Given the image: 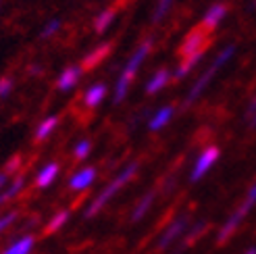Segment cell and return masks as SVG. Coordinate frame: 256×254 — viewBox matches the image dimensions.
<instances>
[{
    "label": "cell",
    "instance_id": "6da1fadb",
    "mask_svg": "<svg viewBox=\"0 0 256 254\" xmlns=\"http://www.w3.org/2000/svg\"><path fill=\"white\" fill-rule=\"evenodd\" d=\"M138 167H140L138 162H130V164H127V167H125L117 177H114V180H112L104 190H102V192H100L92 202H90V206H88V208H86V212H84V214H86V219L94 217V214H98L102 208H104V206L108 204V202H110L114 196H117L119 190L134 180V175H136Z\"/></svg>",
    "mask_w": 256,
    "mask_h": 254
},
{
    "label": "cell",
    "instance_id": "7a4b0ae2",
    "mask_svg": "<svg viewBox=\"0 0 256 254\" xmlns=\"http://www.w3.org/2000/svg\"><path fill=\"white\" fill-rule=\"evenodd\" d=\"M148 52H150V42H144V44L134 52V56L127 60V65H125V69H123V73H121L119 82H117V88H114V98H112L114 104H119L121 100L127 96V90H130V84H132V80H134V75L138 73L140 65H142V60L148 56Z\"/></svg>",
    "mask_w": 256,
    "mask_h": 254
},
{
    "label": "cell",
    "instance_id": "3957f363",
    "mask_svg": "<svg viewBox=\"0 0 256 254\" xmlns=\"http://www.w3.org/2000/svg\"><path fill=\"white\" fill-rule=\"evenodd\" d=\"M234 52H236V48H234V46H227V48L223 50V52L216 54V58L210 62V67L200 75L194 86H192V90H190V94H188V98H186V106H190L192 102H196V100L200 98V94H202L204 90H206V86L212 82V78L216 75V71H219V69L225 65V62L234 56Z\"/></svg>",
    "mask_w": 256,
    "mask_h": 254
},
{
    "label": "cell",
    "instance_id": "277c9868",
    "mask_svg": "<svg viewBox=\"0 0 256 254\" xmlns=\"http://www.w3.org/2000/svg\"><path fill=\"white\" fill-rule=\"evenodd\" d=\"M254 204H256V184L250 188V192L246 194L244 202H242V204L238 206V210L232 214V217L227 219V223H223L219 236H216V242H219V244H225L227 240L238 232V227L242 225V221H244V219L248 217V212L252 210V206H254Z\"/></svg>",
    "mask_w": 256,
    "mask_h": 254
},
{
    "label": "cell",
    "instance_id": "5b68a950",
    "mask_svg": "<svg viewBox=\"0 0 256 254\" xmlns=\"http://www.w3.org/2000/svg\"><path fill=\"white\" fill-rule=\"evenodd\" d=\"M208 46V30L204 28V25H200V28L196 30H192L188 36H186V40L182 42V48H179V52H182L184 58L188 56H194L198 52H204Z\"/></svg>",
    "mask_w": 256,
    "mask_h": 254
},
{
    "label": "cell",
    "instance_id": "8992f818",
    "mask_svg": "<svg viewBox=\"0 0 256 254\" xmlns=\"http://www.w3.org/2000/svg\"><path fill=\"white\" fill-rule=\"evenodd\" d=\"M219 154H221V152H219V148H216V146H206V148H204L200 152V156L196 158V162H194V169H192L190 182H200L202 177L212 169V164L216 162Z\"/></svg>",
    "mask_w": 256,
    "mask_h": 254
},
{
    "label": "cell",
    "instance_id": "52a82bcc",
    "mask_svg": "<svg viewBox=\"0 0 256 254\" xmlns=\"http://www.w3.org/2000/svg\"><path fill=\"white\" fill-rule=\"evenodd\" d=\"M188 221H190L188 214H182V217H177V219L167 227V232H164V234L160 236L158 244H156V250H164V248H169V246L175 242V240L184 234V230L188 227Z\"/></svg>",
    "mask_w": 256,
    "mask_h": 254
},
{
    "label": "cell",
    "instance_id": "ba28073f",
    "mask_svg": "<svg viewBox=\"0 0 256 254\" xmlns=\"http://www.w3.org/2000/svg\"><path fill=\"white\" fill-rule=\"evenodd\" d=\"M94 180H96V167H84V169H80L78 173L71 175L69 188L73 190V192H82V190H86V188L92 186Z\"/></svg>",
    "mask_w": 256,
    "mask_h": 254
},
{
    "label": "cell",
    "instance_id": "9c48e42d",
    "mask_svg": "<svg viewBox=\"0 0 256 254\" xmlns=\"http://www.w3.org/2000/svg\"><path fill=\"white\" fill-rule=\"evenodd\" d=\"M82 71H84L82 67H67L65 71L58 75L56 88H58L60 92H69V90H73V88L78 86L80 78H82Z\"/></svg>",
    "mask_w": 256,
    "mask_h": 254
},
{
    "label": "cell",
    "instance_id": "30bf717a",
    "mask_svg": "<svg viewBox=\"0 0 256 254\" xmlns=\"http://www.w3.org/2000/svg\"><path fill=\"white\" fill-rule=\"evenodd\" d=\"M58 171H60V164H58V162H48V164H44V167L38 171V175H36V188H40V190L48 188V186L58 177Z\"/></svg>",
    "mask_w": 256,
    "mask_h": 254
},
{
    "label": "cell",
    "instance_id": "8fae6325",
    "mask_svg": "<svg viewBox=\"0 0 256 254\" xmlns=\"http://www.w3.org/2000/svg\"><path fill=\"white\" fill-rule=\"evenodd\" d=\"M34 246H36V238L34 236H21L10 246H6L0 254H32Z\"/></svg>",
    "mask_w": 256,
    "mask_h": 254
},
{
    "label": "cell",
    "instance_id": "7c38bea8",
    "mask_svg": "<svg viewBox=\"0 0 256 254\" xmlns=\"http://www.w3.org/2000/svg\"><path fill=\"white\" fill-rule=\"evenodd\" d=\"M106 96V86L104 84H94V86H90L86 94H84V102L88 108H96L102 100H104Z\"/></svg>",
    "mask_w": 256,
    "mask_h": 254
},
{
    "label": "cell",
    "instance_id": "4fadbf2b",
    "mask_svg": "<svg viewBox=\"0 0 256 254\" xmlns=\"http://www.w3.org/2000/svg\"><path fill=\"white\" fill-rule=\"evenodd\" d=\"M173 115H175V108H173V106H162V108H158L154 115H152V119L148 121L150 132H158V130H162V127L173 119Z\"/></svg>",
    "mask_w": 256,
    "mask_h": 254
},
{
    "label": "cell",
    "instance_id": "5bb4252c",
    "mask_svg": "<svg viewBox=\"0 0 256 254\" xmlns=\"http://www.w3.org/2000/svg\"><path fill=\"white\" fill-rule=\"evenodd\" d=\"M154 198H156V192L154 190H150V192H146L144 196H142V200L136 204V208H134V212H132V223H138L140 219H144L146 217V212L150 210V206L154 204Z\"/></svg>",
    "mask_w": 256,
    "mask_h": 254
},
{
    "label": "cell",
    "instance_id": "9a60e30c",
    "mask_svg": "<svg viewBox=\"0 0 256 254\" xmlns=\"http://www.w3.org/2000/svg\"><path fill=\"white\" fill-rule=\"evenodd\" d=\"M225 12H227V6H225V4H212V6L206 10V15H204L202 25H204V28H206V30L216 28V25H219V23L223 21Z\"/></svg>",
    "mask_w": 256,
    "mask_h": 254
},
{
    "label": "cell",
    "instance_id": "2e32d148",
    "mask_svg": "<svg viewBox=\"0 0 256 254\" xmlns=\"http://www.w3.org/2000/svg\"><path fill=\"white\" fill-rule=\"evenodd\" d=\"M23 188H25V175H17V177H15V182H12L10 186H6L2 192H0V206H2L4 202L12 200L15 196H19Z\"/></svg>",
    "mask_w": 256,
    "mask_h": 254
},
{
    "label": "cell",
    "instance_id": "e0dca14e",
    "mask_svg": "<svg viewBox=\"0 0 256 254\" xmlns=\"http://www.w3.org/2000/svg\"><path fill=\"white\" fill-rule=\"evenodd\" d=\"M169 80H171V73H169L167 69L156 71L154 75H152V80L146 84V92H148V94H156L158 90H162V88L169 84Z\"/></svg>",
    "mask_w": 256,
    "mask_h": 254
},
{
    "label": "cell",
    "instance_id": "ac0fdd59",
    "mask_svg": "<svg viewBox=\"0 0 256 254\" xmlns=\"http://www.w3.org/2000/svg\"><path fill=\"white\" fill-rule=\"evenodd\" d=\"M110 52V44H102V46H98L96 50H92L86 58H84V62H82V69H94L98 62L104 58L106 54Z\"/></svg>",
    "mask_w": 256,
    "mask_h": 254
},
{
    "label": "cell",
    "instance_id": "d6986e66",
    "mask_svg": "<svg viewBox=\"0 0 256 254\" xmlns=\"http://www.w3.org/2000/svg\"><path fill=\"white\" fill-rule=\"evenodd\" d=\"M56 125H58V117H56V115L46 117L40 125H38V130H36V142H42V140H48V136L56 130Z\"/></svg>",
    "mask_w": 256,
    "mask_h": 254
},
{
    "label": "cell",
    "instance_id": "ffe728a7",
    "mask_svg": "<svg viewBox=\"0 0 256 254\" xmlns=\"http://www.w3.org/2000/svg\"><path fill=\"white\" fill-rule=\"evenodd\" d=\"M69 217H71V210H58L52 219L48 221V225H46V230H44V234L46 236H52V234H56L62 225H65L67 221H69Z\"/></svg>",
    "mask_w": 256,
    "mask_h": 254
},
{
    "label": "cell",
    "instance_id": "44dd1931",
    "mask_svg": "<svg viewBox=\"0 0 256 254\" xmlns=\"http://www.w3.org/2000/svg\"><path fill=\"white\" fill-rule=\"evenodd\" d=\"M202 56H204V52H198V54H194V56H188V58H184V62L177 67V71H175V80H182V78H186V75L194 69L198 62L202 60Z\"/></svg>",
    "mask_w": 256,
    "mask_h": 254
},
{
    "label": "cell",
    "instance_id": "7402d4cb",
    "mask_svg": "<svg viewBox=\"0 0 256 254\" xmlns=\"http://www.w3.org/2000/svg\"><path fill=\"white\" fill-rule=\"evenodd\" d=\"M112 19H114V10H104V12H100V15L96 17V21H94V30H96L98 34H102V32H104L108 25L112 23Z\"/></svg>",
    "mask_w": 256,
    "mask_h": 254
},
{
    "label": "cell",
    "instance_id": "603a6c76",
    "mask_svg": "<svg viewBox=\"0 0 256 254\" xmlns=\"http://www.w3.org/2000/svg\"><path fill=\"white\" fill-rule=\"evenodd\" d=\"M90 150H92V142H90V140H80V142L75 144V148H73V156L78 160H84L90 154Z\"/></svg>",
    "mask_w": 256,
    "mask_h": 254
},
{
    "label": "cell",
    "instance_id": "cb8c5ba5",
    "mask_svg": "<svg viewBox=\"0 0 256 254\" xmlns=\"http://www.w3.org/2000/svg\"><path fill=\"white\" fill-rule=\"evenodd\" d=\"M17 221V210L12 212H6V214H0V234H2L6 227H10V223Z\"/></svg>",
    "mask_w": 256,
    "mask_h": 254
},
{
    "label": "cell",
    "instance_id": "d4e9b609",
    "mask_svg": "<svg viewBox=\"0 0 256 254\" xmlns=\"http://www.w3.org/2000/svg\"><path fill=\"white\" fill-rule=\"evenodd\" d=\"M171 2H173V0H160L158 6H156V10H154V21H160V19L164 17V12L169 10Z\"/></svg>",
    "mask_w": 256,
    "mask_h": 254
},
{
    "label": "cell",
    "instance_id": "484cf974",
    "mask_svg": "<svg viewBox=\"0 0 256 254\" xmlns=\"http://www.w3.org/2000/svg\"><path fill=\"white\" fill-rule=\"evenodd\" d=\"M12 90V80L10 78H2L0 80V98H6Z\"/></svg>",
    "mask_w": 256,
    "mask_h": 254
},
{
    "label": "cell",
    "instance_id": "4316f807",
    "mask_svg": "<svg viewBox=\"0 0 256 254\" xmlns=\"http://www.w3.org/2000/svg\"><path fill=\"white\" fill-rule=\"evenodd\" d=\"M58 28H60V21L58 19H54V21H50L46 28H44V32H42V38H50V36H54L56 32H58Z\"/></svg>",
    "mask_w": 256,
    "mask_h": 254
},
{
    "label": "cell",
    "instance_id": "83f0119b",
    "mask_svg": "<svg viewBox=\"0 0 256 254\" xmlns=\"http://www.w3.org/2000/svg\"><path fill=\"white\" fill-rule=\"evenodd\" d=\"M19 167H21V156H15V158H10V160L6 162L4 173H6V175H10V173H15Z\"/></svg>",
    "mask_w": 256,
    "mask_h": 254
},
{
    "label": "cell",
    "instance_id": "f1b7e54d",
    "mask_svg": "<svg viewBox=\"0 0 256 254\" xmlns=\"http://www.w3.org/2000/svg\"><path fill=\"white\" fill-rule=\"evenodd\" d=\"M248 121H250V127H256V96L252 98V102H250V106H248Z\"/></svg>",
    "mask_w": 256,
    "mask_h": 254
},
{
    "label": "cell",
    "instance_id": "f546056e",
    "mask_svg": "<svg viewBox=\"0 0 256 254\" xmlns=\"http://www.w3.org/2000/svg\"><path fill=\"white\" fill-rule=\"evenodd\" d=\"M6 182H8V175L4 171H0V192L6 188Z\"/></svg>",
    "mask_w": 256,
    "mask_h": 254
},
{
    "label": "cell",
    "instance_id": "4dcf8cb0",
    "mask_svg": "<svg viewBox=\"0 0 256 254\" xmlns=\"http://www.w3.org/2000/svg\"><path fill=\"white\" fill-rule=\"evenodd\" d=\"M246 254H256V248H250V250H248Z\"/></svg>",
    "mask_w": 256,
    "mask_h": 254
}]
</instances>
